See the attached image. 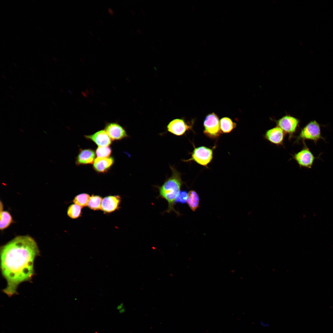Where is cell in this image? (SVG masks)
<instances>
[{"label":"cell","mask_w":333,"mask_h":333,"mask_svg":"<svg viewBox=\"0 0 333 333\" xmlns=\"http://www.w3.org/2000/svg\"><path fill=\"white\" fill-rule=\"evenodd\" d=\"M39 254L36 242L28 235L17 236L1 247V269L7 282L3 291L8 296L17 294L19 285L32 279L35 260Z\"/></svg>","instance_id":"cell-1"},{"label":"cell","mask_w":333,"mask_h":333,"mask_svg":"<svg viewBox=\"0 0 333 333\" xmlns=\"http://www.w3.org/2000/svg\"><path fill=\"white\" fill-rule=\"evenodd\" d=\"M170 167L171 175L162 186L159 187V196L166 200L168 203L167 212L173 211L178 215L179 213L174 209V205L180 191L183 182L180 173L173 167Z\"/></svg>","instance_id":"cell-2"},{"label":"cell","mask_w":333,"mask_h":333,"mask_svg":"<svg viewBox=\"0 0 333 333\" xmlns=\"http://www.w3.org/2000/svg\"><path fill=\"white\" fill-rule=\"evenodd\" d=\"M325 139L322 134L320 125L316 121L310 122L301 130L297 138L298 142L301 141L302 143L305 140H310L313 142L316 145L320 139Z\"/></svg>","instance_id":"cell-3"},{"label":"cell","mask_w":333,"mask_h":333,"mask_svg":"<svg viewBox=\"0 0 333 333\" xmlns=\"http://www.w3.org/2000/svg\"><path fill=\"white\" fill-rule=\"evenodd\" d=\"M204 133L209 137L216 138L221 133L219 118L214 113L207 115L204 122Z\"/></svg>","instance_id":"cell-4"},{"label":"cell","mask_w":333,"mask_h":333,"mask_svg":"<svg viewBox=\"0 0 333 333\" xmlns=\"http://www.w3.org/2000/svg\"><path fill=\"white\" fill-rule=\"evenodd\" d=\"M303 147L302 150L293 156V158L297 162L300 167L308 169L311 168L315 159L318 157L314 156L309 149L307 146L305 142L303 143Z\"/></svg>","instance_id":"cell-5"},{"label":"cell","mask_w":333,"mask_h":333,"mask_svg":"<svg viewBox=\"0 0 333 333\" xmlns=\"http://www.w3.org/2000/svg\"><path fill=\"white\" fill-rule=\"evenodd\" d=\"M212 157V150L205 146H201L195 148L191 157L185 161L193 160L201 165L206 166L211 161Z\"/></svg>","instance_id":"cell-6"},{"label":"cell","mask_w":333,"mask_h":333,"mask_svg":"<svg viewBox=\"0 0 333 333\" xmlns=\"http://www.w3.org/2000/svg\"><path fill=\"white\" fill-rule=\"evenodd\" d=\"M299 121L292 116H286L279 119L277 122L278 127L291 138L296 132L298 125Z\"/></svg>","instance_id":"cell-7"},{"label":"cell","mask_w":333,"mask_h":333,"mask_svg":"<svg viewBox=\"0 0 333 333\" xmlns=\"http://www.w3.org/2000/svg\"><path fill=\"white\" fill-rule=\"evenodd\" d=\"M105 130L112 141L119 140L128 137L125 129L121 125L116 123L107 124Z\"/></svg>","instance_id":"cell-8"},{"label":"cell","mask_w":333,"mask_h":333,"mask_svg":"<svg viewBox=\"0 0 333 333\" xmlns=\"http://www.w3.org/2000/svg\"><path fill=\"white\" fill-rule=\"evenodd\" d=\"M285 133L278 126L267 130L264 136V138L271 143L277 146L283 145Z\"/></svg>","instance_id":"cell-9"},{"label":"cell","mask_w":333,"mask_h":333,"mask_svg":"<svg viewBox=\"0 0 333 333\" xmlns=\"http://www.w3.org/2000/svg\"><path fill=\"white\" fill-rule=\"evenodd\" d=\"M190 127L182 119L176 118L171 121L167 126V131L176 136L183 135Z\"/></svg>","instance_id":"cell-10"},{"label":"cell","mask_w":333,"mask_h":333,"mask_svg":"<svg viewBox=\"0 0 333 333\" xmlns=\"http://www.w3.org/2000/svg\"><path fill=\"white\" fill-rule=\"evenodd\" d=\"M85 137L93 141L99 146H109L112 141L105 130L98 131L93 134L85 135Z\"/></svg>","instance_id":"cell-11"},{"label":"cell","mask_w":333,"mask_h":333,"mask_svg":"<svg viewBox=\"0 0 333 333\" xmlns=\"http://www.w3.org/2000/svg\"><path fill=\"white\" fill-rule=\"evenodd\" d=\"M95 157V151L90 149H80L76 158V164L77 166L92 164Z\"/></svg>","instance_id":"cell-12"},{"label":"cell","mask_w":333,"mask_h":333,"mask_svg":"<svg viewBox=\"0 0 333 333\" xmlns=\"http://www.w3.org/2000/svg\"><path fill=\"white\" fill-rule=\"evenodd\" d=\"M120 202L121 198L119 195L106 196L103 199L101 210L107 212H113L118 208Z\"/></svg>","instance_id":"cell-13"},{"label":"cell","mask_w":333,"mask_h":333,"mask_svg":"<svg viewBox=\"0 0 333 333\" xmlns=\"http://www.w3.org/2000/svg\"><path fill=\"white\" fill-rule=\"evenodd\" d=\"M114 162V159L112 157L97 158L94 162L93 168L98 173H106L110 169Z\"/></svg>","instance_id":"cell-14"},{"label":"cell","mask_w":333,"mask_h":333,"mask_svg":"<svg viewBox=\"0 0 333 333\" xmlns=\"http://www.w3.org/2000/svg\"><path fill=\"white\" fill-rule=\"evenodd\" d=\"M187 203L193 212H195L199 207V198L195 191L191 190L188 192Z\"/></svg>","instance_id":"cell-15"},{"label":"cell","mask_w":333,"mask_h":333,"mask_svg":"<svg viewBox=\"0 0 333 333\" xmlns=\"http://www.w3.org/2000/svg\"><path fill=\"white\" fill-rule=\"evenodd\" d=\"M220 125L221 131L223 133H228L236 127V124L230 118L224 117L220 120Z\"/></svg>","instance_id":"cell-16"},{"label":"cell","mask_w":333,"mask_h":333,"mask_svg":"<svg viewBox=\"0 0 333 333\" xmlns=\"http://www.w3.org/2000/svg\"><path fill=\"white\" fill-rule=\"evenodd\" d=\"M0 229L3 230L8 227L12 222V217L7 211H2L0 213Z\"/></svg>","instance_id":"cell-17"},{"label":"cell","mask_w":333,"mask_h":333,"mask_svg":"<svg viewBox=\"0 0 333 333\" xmlns=\"http://www.w3.org/2000/svg\"><path fill=\"white\" fill-rule=\"evenodd\" d=\"M90 197L86 193H82L76 196L73 200L74 203L81 207L88 206Z\"/></svg>","instance_id":"cell-18"},{"label":"cell","mask_w":333,"mask_h":333,"mask_svg":"<svg viewBox=\"0 0 333 333\" xmlns=\"http://www.w3.org/2000/svg\"><path fill=\"white\" fill-rule=\"evenodd\" d=\"M103 199L100 196L92 195L90 197L88 206L91 209L96 210L101 209Z\"/></svg>","instance_id":"cell-19"},{"label":"cell","mask_w":333,"mask_h":333,"mask_svg":"<svg viewBox=\"0 0 333 333\" xmlns=\"http://www.w3.org/2000/svg\"><path fill=\"white\" fill-rule=\"evenodd\" d=\"M80 206L75 204L70 205L67 210V215L72 219H76L80 216L81 210Z\"/></svg>","instance_id":"cell-20"},{"label":"cell","mask_w":333,"mask_h":333,"mask_svg":"<svg viewBox=\"0 0 333 333\" xmlns=\"http://www.w3.org/2000/svg\"><path fill=\"white\" fill-rule=\"evenodd\" d=\"M111 152V149L109 146H99L96 150V154L98 158H108Z\"/></svg>","instance_id":"cell-21"},{"label":"cell","mask_w":333,"mask_h":333,"mask_svg":"<svg viewBox=\"0 0 333 333\" xmlns=\"http://www.w3.org/2000/svg\"><path fill=\"white\" fill-rule=\"evenodd\" d=\"M188 193L186 191H181L176 199L175 203H180L182 204L187 202Z\"/></svg>","instance_id":"cell-22"},{"label":"cell","mask_w":333,"mask_h":333,"mask_svg":"<svg viewBox=\"0 0 333 333\" xmlns=\"http://www.w3.org/2000/svg\"><path fill=\"white\" fill-rule=\"evenodd\" d=\"M260 324L261 326L264 327H267L269 326V323L262 321H261Z\"/></svg>","instance_id":"cell-23"},{"label":"cell","mask_w":333,"mask_h":333,"mask_svg":"<svg viewBox=\"0 0 333 333\" xmlns=\"http://www.w3.org/2000/svg\"><path fill=\"white\" fill-rule=\"evenodd\" d=\"M137 31L138 32L139 34H142V31H141V30L140 29H137Z\"/></svg>","instance_id":"cell-24"},{"label":"cell","mask_w":333,"mask_h":333,"mask_svg":"<svg viewBox=\"0 0 333 333\" xmlns=\"http://www.w3.org/2000/svg\"><path fill=\"white\" fill-rule=\"evenodd\" d=\"M141 11L142 12V13L143 14H145L143 10H141Z\"/></svg>","instance_id":"cell-25"},{"label":"cell","mask_w":333,"mask_h":333,"mask_svg":"<svg viewBox=\"0 0 333 333\" xmlns=\"http://www.w3.org/2000/svg\"><path fill=\"white\" fill-rule=\"evenodd\" d=\"M2 76L4 79H6V77L3 75H2Z\"/></svg>","instance_id":"cell-26"},{"label":"cell","mask_w":333,"mask_h":333,"mask_svg":"<svg viewBox=\"0 0 333 333\" xmlns=\"http://www.w3.org/2000/svg\"><path fill=\"white\" fill-rule=\"evenodd\" d=\"M151 47H152V48L153 49V50H154L155 49L154 48V47H153L152 46Z\"/></svg>","instance_id":"cell-27"},{"label":"cell","mask_w":333,"mask_h":333,"mask_svg":"<svg viewBox=\"0 0 333 333\" xmlns=\"http://www.w3.org/2000/svg\"><path fill=\"white\" fill-rule=\"evenodd\" d=\"M20 131H22V132H24V131H23V130H22V129H20Z\"/></svg>","instance_id":"cell-28"},{"label":"cell","mask_w":333,"mask_h":333,"mask_svg":"<svg viewBox=\"0 0 333 333\" xmlns=\"http://www.w3.org/2000/svg\"><path fill=\"white\" fill-rule=\"evenodd\" d=\"M52 103H53V104H54V105H56V103H55V102H52Z\"/></svg>","instance_id":"cell-29"},{"label":"cell","mask_w":333,"mask_h":333,"mask_svg":"<svg viewBox=\"0 0 333 333\" xmlns=\"http://www.w3.org/2000/svg\"><path fill=\"white\" fill-rule=\"evenodd\" d=\"M132 12H133L132 13H133L134 14V11L133 10H132Z\"/></svg>","instance_id":"cell-30"},{"label":"cell","mask_w":333,"mask_h":333,"mask_svg":"<svg viewBox=\"0 0 333 333\" xmlns=\"http://www.w3.org/2000/svg\"><path fill=\"white\" fill-rule=\"evenodd\" d=\"M10 97H12V98H13V99H14V97L12 96L11 95H10Z\"/></svg>","instance_id":"cell-31"},{"label":"cell","mask_w":333,"mask_h":333,"mask_svg":"<svg viewBox=\"0 0 333 333\" xmlns=\"http://www.w3.org/2000/svg\"><path fill=\"white\" fill-rule=\"evenodd\" d=\"M10 88L12 89L15 90L13 89L14 88H12L11 87H10Z\"/></svg>","instance_id":"cell-32"}]
</instances>
